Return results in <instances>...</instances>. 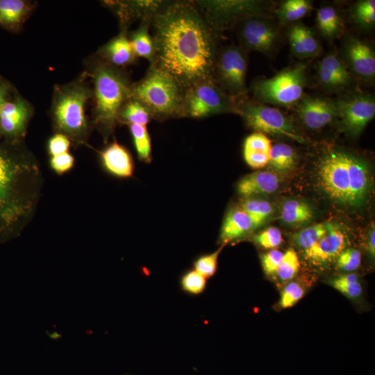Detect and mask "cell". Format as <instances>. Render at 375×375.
Listing matches in <instances>:
<instances>
[{
  "label": "cell",
  "instance_id": "33",
  "mask_svg": "<svg viewBox=\"0 0 375 375\" xmlns=\"http://www.w3.org/2000/svg\"><path fill=\"white\" fill-rule=\"evenodd\" d=\"M135 151L139 159L145 162L151 160V142L146 126L129 124Z\"/></svg>",
  "mask_w": 375,
  "mask_h": 375
},
{
  "label": "cell",
  "instance_id": "18",
  "mask_svg": "<svg viewBox=\"0 0 375 375\" xmlns=\"http://www.w3.org/2000/svg\"><path fill=\"white\" fill-rule=\"evenodd\" d=\"M290 50L298 58H312L321 54L322 47L312 30L300 22L288 25L286 30Z\"/></svg>",
  "mask_w": 375,
  "mask_h": 375
},
{
  "label": "cell",
  "instance_id": "23",
  "mask_svg": "<svg viewBox=\"0 0 375 375\" xmlns=\"http://www.w3.org/2000/svg\"><path fill=\"white\" fill-rule=\"evenodd\" d=\"M103 56L115 66H125L135 60V54L124 33L111 40L103 48Z\"/></svg>",
  "mask_w": 375,
  "mask_h": 375
},
{
  "label": "cell",
  "instance_id": "41",
  "mask_svg": "<svg viewBox=\"0 0 375 375\" xmlns=\"http://www.w3.org/2000/svg\"><path fill=\"white\" fill-rule=\"evenodd\" d=\"M206 278L196 270L186 273L182 278L181 285L187 292L197 294L203 291Z\"/></svg>",
  "mask_w": 375,
  "mask_h": 375
},
{
  "label": "cell",
  "instance_id": "10",
  "mask_svg": "<svg viewBox=\"0 0 375 375\" xmlns=\"http://www.w3.org/2000/svg\"><path fill=\"white\" fill-rule=\"evenodd\" d=\"M248 53L235 44L219 49L212 71L217 85L227 95L241 100L247 97Z\"/></svg>",
  "mask_w": 375,
  "mask_h": 375
},
{
  "label": "cell",
  "instance_id": "36",
  "mask_svg": "<svg viewBox=\"0 0 375 375\" xmlns=\"http://www.w3.org/2000/svg\"><path fill=\"white\" fill-rule=\"evenodd\" d=\"M253 241L266 249H276L283 242L282 233L281 231L274 226L268 227L261 232L256 234L253 238Z\"/></svg>",
  "mask_w": 375,
  "mask_h": 375
},
{
  "label": "cell",
  "instance_id": "21",
  "mask_svg": "<svg viewBox=\"0 0 375 375\" xmlns=\"http://www.w3.org/2000/svg\"><path fill=\"white\" fill-rule=\"evenodd\" d=\"M101 158L106 169L114 176L127 178L133 175L134 165L128 151L117 142L107 147Z\"/></svg>",
  "mask_w": 375,
  "mask_h": 375
},
{
  "label": "cell",
  "instance_id": "47",
  "mask_svg": "<svg viewBox=\"0 0 375 375\" xmlns=\"http://www.w3.org/2000/svg\"><path fill=\"white\" fill-rule=\"evenodd\" d=\"M366 249L371 258L374 260L375 257V226L374 222L368 229Z\"/></svg>",
  "mask_w": 375,
  "mask_h": 375
},
{
  "label": "cell",
  "instance_id": "40",
  "mask_svg": "<svg viewBox=\"0 0 375 375\" xmlns=\"http://www.w3.org/2000/svg\"><path fill=\"white\" fill-rule=\"evenodd\" d=\"M224 245L213 253L204 255L199 258L194 262V270L198 272L206 278L215 274L217 267L218 257L223 249Z\"/></svg>",
  "mask_w": 375,
  "mask_h": 375
},
{
  "label": "cell",
  "instance_id": "37",
  "mask_svg": "<svg viewBox=\"0 0 375 375\" xmlns=\"http://www.w3.org/2000/svg\"><path fill=\"white\" fill-rule=\"evenodd\" d=\"M272 147V142L266 135L254 132L244 139L243 151L270 153Z\"/></svg>",
  "mask_w": 375,
  "mask_h": 375
},
{
  "label": "cell",
  "instance_id": "42",
  "mask_svg": "<svg viewBox=\"0 0 375 375\" xmlns=\"http://www.w3.org/2000/svg\"><path fill=\"white\" fill-rule=\"evenodd\" d=\"M329 283L336 290L351 299L358 298L362 293V287L359 282H347L337 277L331 280Z\"/></svg>",
  "mask_w": 375,
  "mask_h": 375
},
{
  "label": "cell",
  "instance_id": "12",
  "mask_svg": "<svg viewBox=\"0 0 375 375\" xmlns=\"http://www.w3.org/2000/svg\"><path fill=\"white\" fill-rule=\"evenodd\" d=\"M336 120L350 137H358L375 116V98L372 94L350 92L336 99Z\"/></svg>",
  "mask_w": 375,
  "mask_h": 375
},
{
  "label": "cell",
  "instance_id": "26",
  "mask_svg": "<svg viewBox=\"0 0 375 375\" xmlns=\"http://www.w3.org/2000/svg\"><path fill=\"white\" fill-rule=\"evenodd\" d=\"M314 217L309 203L297 199H288L281 206L280 217L288 225L298 226L308 223Z\"/></svg>",
  "mask_w": 375,
  "mask_h": 375
},
{
  "label": "cell",
  "instance_id": "35",
  "mask_svg": "<svg viewBox=\"0 0 375 375\" xmlns=\"http://www.w3.org/2000/svg\"><path fill=\"white\" fill-rule=\"evenodd\" d=\"M300 268L299 256L294 249H288L285 253L275 275L281 283L291 281Z\"/></svg>",
  "mask_w": 375,
  "mask_h": 375
},
{
  "label": "cell",
  "instance_id": "29",
  "mask_svg": "<svg viewBox=\"0 0 375 375\" xmlns=\"http://www.w3.org/2000/svg\"><path fill=\"white\" fill-rule=\"evenodd\" d=\"M129 124L146 126L153 119L149 110L140 101L131 97L123 106L119 120Z\"/></svg>",
  "mask_w": 375,
  "mask_h": 375
},
{
  "label": "cell",
  "instance_id": "9",
  "mask_svg": "<svg viewBox=\"0 0 375 375\" xmlns=\"http://www.w3.org/2000/svg\"><path fill=\"white\" fill-rule=\"evenodd\" d=\"M238 110V115L244 123L256 132L283 138L301 144L307 142L292 119L277 108L247 97L239 100Z\"/></svg>",
  "mask_w": 375,
  "mask_h": 375
},
{
  "label": "cell",
  "instance_id": "49",
  "mask_svg": "<svg viewBox=\"0 0 375 375\" xmlns=\"http://www.w3.org/2000/svg\"><path fill=\"white\" fill-rule=\"evenodd\" d=\"M6 94V89L3 86L0 85V111L3 106L6 103V101H5Z\"/></svg>",
  "mask_w": 375,
  "mask_h": 375
},
{
  "label": "cell",
  "instance_id": "32",
  "mask_svg": "<svg viewBox=\"0 0 375 375\" xmlns=\"http://www.w3.org/2000/svg\"><path fill=\"white\" fill-rule=\"evenodd\" d=\"M351 17L360 28H372L375 24V1L362 0L356 2L351 10Z\"/></svg>",
  "mask_w": 375,
  "mask_h": 375
},
{
  "label": "cell",
  "instance_id": "24",
  "mask_svg": "<svg viewBox=\"0 0 375 375\" xmlns=\"http://www.w3.org/2000/svg\"><path fill=\"white\" fill-rule=\"evenodd\" d=\"M28 117L26 105L20 101L6 102L0 111V126L8 134H15L22 130Z\"/></svg>",
  "mask_w": 375,
  "mask_h": 375
},
{
  "label": "cell",
  "instance_id": "14",
  "mask_svg": "<svg viewBox=\"0 0 375 375\" xmlns=\"http://www.w3.org/2000/svg\"><path fill=\"white\" fill-rule=\"evenodd\" d=\"M88 94L81 88L65 92L58 99L55 116L58 127L72 135H78L85 129L84 107Z\"/></svg>",
  "mask_w": 375,
  "mask_h": 375
},
{
  "label": "cell",
  "instance_id": "15",
  "mask_svg": "<svg viewBox=\"0 0 375 375\" xmlns=\"http://www.w3.org/2000/svg\"><path fill=\"white\" fill-rule=\"evenodd\" d=\"M298 119L308 129L317 131L336 120V99L304 94L292 107Z\"/></svg>",
  "mask_w": 375,
  "mask_h": 375
},
{
  "label": "cell",
  "instance_id": "7",
  "mask_svg": "<svg viewBox=\"0 0 375 375\" xmlns=\"http://www.w3.org/2000/svg\"><path fill=\"white\" fill-rule=\"evenodd\" d=\"M210 28L219 35L240 20L254 15H273L272 1L260 0L194 1Z\"/></svg>",
  "mask_w": 375,
  "mask_h": 375
},
{
  "label": "cell",
  "instance_id": "6",
  "mask_svg": "<svg viewBox=\"0 0 375 375\" xmlns=\"http://www.w3.org/2000/svg\"><path fill=\"white\" fill-rule=\"evenodd\" d=\"M307 83V67L304 63L297 62L271 78L254 81L251 86L253 100L292 108L305 94Z\"/></svg>",
  "mask_w": 375,
  "mask_h": 375
},
{
  "label": "cell",
  "instance_id": "11",
  "mask_svg": "<svg viewBox=\"0 0 375 375\" xmlns=\"http://www.w3.org/2000/svg\"><path fill=\"white\" fill-rule=\"evenodd\" d=\"M281 28L273 15H254L240 20L232 29L238 46L246 52L258 51L272 56L283 42Z\"/></svg>",
  "mask_w": 375,
  "mask_h": 375
},
{
  "label": "cell",
  "instance_id": "3",
  "mask_svg": "<svg viewBox=\"0 0 375 375\" xmlns=\"http://www.w3.org/2000/svg\"><path fill=\"white\" fill-rule=\"evenodd\" d=\"M36 169L0 154V220L6 226L31 212L35 198Z\"/></svg>",
  "mask_w": 375,
  "mask_h": 375
},
{
  "label": "cell",
  "instance_id": "38",
  "mask_svg": "<svg viewBox=\"0 0 375 375\" xmlns=\"http://www.w3.org/2000/svg\"><path fill=\"white\" fill-rule=\"evenodd\" d=\"M336 266L340 270L347 272L356 271L360 266V252L354 248H346L335 259Z\"/></svg>",
  "mask_w": 375,
  "mask_h": 375
},
{
  "label": "cell",
  "instance_id": "4",
  "mask_svg": "<svg viewBox=\"0 0 375 375\" xmlns=\"http://www.w3.org/2000/svg\"><path fill=\"white\" fill-rule=\"evenodd\" d=\"M184 89L169 74L150 65L145 76L131 87V97L140 101L158 121L180 118Z\"/></svg>",
  "mask_w": 375,
  "mask_h": 375
},
{
  "label": "cell",
  "instance_id": "31",
  "mask_svg": "<svg viewBox=\"0 0 375 375\" xmlns=\"http://www.w3.org/2000/svg\"><path fill=\"white\" fill-rule=\"evenodd\" d=\"M332 222L315 224L306 227L292 235L296 246L303 251L313 246L328 231Z\"/></svg>",
  "mask_w": 375,
  "mask_h": 375
},
{
  "label": "cell",
  "instance_id": "20",
  "mask_svg": "<svg viewBox=\"0 0 375 375\" xmlns=\"http://www.w3.org/2000/svg\"><path fill=\"white\" fill-rule=\"evenodd\" d=\"M257 228L252 219L239 206L231 208L226 214L220 231L223 245L242 238Z\"/></svg>",
  "mask_w": 375,
  "mask_h": 375
},
{
  "label": "cell",
  "instance_id": "17",
  "mask_svg": "<svg viewBox=\"0 0 375 375\" xmlns=\"http://www.w3.org/2000/svg\"><path fill=\"white\" fill-rule=\"evenodd\" d=\"M349 242L344 229L332 222L326 233L313 246L303 251L304 259L315 267L326 266L347 248Z\"/></svg>",
  "mask_w": 375,
  "mask_h": 375
},
{
  "label": "cell",
  "instance_id": "45",
  "mask_svg": "<svg viewBox=\"0 0 375 375\" xmlns=\"http://www.w3.org/2000/svg\"><path fill=\"white\" fill-rule=\"evenodd\" d=\"M69 145V140L65 135L56 134L49 141V152L52 156L68 152Z\"/></svg>",
  "mask_w": 375,
  "mask_h": 375
},
{
  "label": "cell",
  "instance_id": "46",
  "mask_svg": "<svg viewBox=\"0 0 375 375\" xmlns=\"http://www.w3.org/2000/svg\"><path fill=\"white\" fill-rule=\"evenodd\" d=\"M246 163L253 169H260L268 165L269 153L243 151Z\"/></svg>",
  "mask_w": 375,
  "mask_h": 375
},
{
  "label": "cell",
  "instance_id": "30",
  "mask_svg": "<svg viewBox=\"0 0 375 375\" xmlns=\"http://www.w3.org/2000/svg\"><path fill=\"white\" fill-rule=\"evenodd\" d=\"M240 206L249 215L257 228L265 222L274 212L270 202L254 197H246L242 200Z\"/></svg>",
  "mask_w": 375,
  "mask_h": 375
},
{
  "label": "cell",
  "instance_id": "28",
  "mask_svg": "<svg viewBox=\"0 0 375 375\" xmlns=\"http://www.w3.org/2000/svg\"><path fill=\"white\" fill-rule=\"evenodd\" d=\"M297 156L294 149L286 143L272 145L268 165L276 172H287L296 165Z\"/></svg>",
  "mask_w": 375,
  "mask_h": 375
},
{
  "label": "cell",
  "instance_id": "43",
  "mask_svg": "<svg viewBox=\"0 0 375 375\" xmlns=\"http://www.w3.org/2000/svg\"><path fill=\"white\" fill-rule=\"evenodd\" d=\"M283 253L278 249H271L260 256L262 269L269 276L275 275L281 262Z\"/></svg>",
  "mask_w": 375,
  "mask_h": 375
},
{
  "label": "cell",
  "instance_id": "19",
  "mask_svg": "<svg viewBox=\"0 0 375 375\" xmlns=\"http://www.w3.org/2000/svg\"><path fill=\"white\" fill-rule=\"evenodd\" d=\"M281 178L273 171H256L242 177L238 183V193L246 197L269 194L280 186Z\"/></svg>",
  "mask_w": 375,
  "mask_h": 375
},
{
  "label": "cell",
  "instance_id": "2",
  "mask_svg": "<svg viewBox=\"0 0 375 375\" xmlns=\"http://www.w3.org/2000/svg\"><path fill=\"white\" fill-rule=\"evenodd\" d=\"M316 170L319 188L341 205L360 206L370 192L372 180L367 163L349 152L338 149L325 151Z\"/></svg>",
  "mask_w": 375,
  "mask_h": 375
},
{
  "label": "cell",
  "instance_id": "44",
  "mask_svg": "<svg viewBox=\"0 0 375 375\" xmlns=\"http://www.w3.org/2000/svg\"><path fill=\"white\" fill-rule=\"evenodd\" d=\"M74 162V158L69 152L52 156L50 160L51 168L59 174L69 171Z\"/></svg>",
  "mask_w": 375,
  "mask_h": 375
},
{
  "label": "cell",
  "instance_id": "39",
  "mask_svg": "<svg viewBox=\"0 0 375 375\" xmlns=\"http://www.w3.org/2000/svg\"><path fill=\"white\" fill-rule=\"evenodd\" d=\"M305 294V289L297 281H291L283 288L279 300V305L283 308L294 306Z\"/></svg>",
  "mask_w": 375,
  "mask_h": 375
},
{
  "label": "cell",
  "instance_id": "22",
  "mask_svg": "<svg viewBox=\"0 0 375 375\" xmlns=\"http://www.w3.org/2000/svg\"><path fill=\"white\" fill-rule=\"evenodd\" d=\"M151 19L141 22L140 26L130 36L132 48L135 56L147 59L150 65L155 62L156 44L150 32Z\"/></svg>",
  "mask_w": 375,
  "mask_h": 375
},
{
  "label": "cell",
  "instance_id": "16",
  "mask_svg": "<svg viewBox=\"0 0 375 375\" xmlns=\"http://www.w3.org/2000/svg\"><path fill=\"white\" fill-rule=\"evenodd\" d=\"M317 80L328 92H343L351 90L356 78L335 51L326 54L318 62Z\"/></svg>",
  "mask_w": 375,
  "mask_h": 375
},
{
  "label": "cell",
  "instance_id": "25",
  "mask_svg": "<svg viewBox=\"0 0 375 375\" xmlns=\"http://www.w3.org/2000/svg\"><path fill=\"white\" fill-rule=\"evenodd\" d=\"M312 4L309 0H286L275 8L274 16L281 26H288L310 13Z\"/></svg>",
  "mask_w": 375,
  "mask_h": 375
},
{
  "label": "cell",
  "instance_id": "1",
  "mask_svg": "<svg viewBox=\"0 0 375 375\" xmlns=\"http://www.w3.org/2000/svg\"><path fill=\"white\" fill-rule=\"evenodd\" d=\"M150 31L156 51L152 65L169 74L184 90L212 78L219 35L194 1H165L153 16Z\"/></svg>",
  "mask_w": 375,
  "mask_h": 375
},
{
  "label": "cell",
  "instance_id": "27",
  "mask_svg": "<svg viewBox=\"0 0 375 375\" xmlns=\"http://www.w3.org/2000/svg\"><path fill=\"white\" fill-rule=\"evenodd\" d=\"M317 27L326 39L333 40L339 37L343 30L342 18L333 6L321 7L317 13Z\"/></svg>",
  "mask_w": 375,
  "mask_h": 375
},
{
  "label": "cell",
  "instance_id": "8",
  "mask_svg": "<svg viewBox=\"0 0 375 375\" xmlns=\"http://www.w3.org/2000/svg\"><path fill=\"white\" fill-rule=\"evenodd\" d=\"M238 103L239 100L225 94L213 78H208L184 90L180 118H203L224 113L238 114Z\"/></svg>",
  "mask_w": 375,
  "mask_h": 375
},
{
  "label": "cell",
  "instance_id": "13",
  "mask_svg": "<svg viewBox=\"0 0 375 375\" xmlns=\"http://www.w3.org/2000/svg\"><path fill=\"white\" fill-rule=\"evenodd\" d=\"M354 78L372 83L375 77V51L372 44L349 35L339 55Z\"/></svg>",
  "mask_w": 375,
  "mask_h": 375
},
{
  "label": "cell",
  "instance_id": "48",
  "mask_svg": "<svg viewBox=\"0 0 375 375\" xmlns=\"http://www.w3.org/2000/svg\"><path fill=\"white\" fill-rule=\"evenodd\" d=\"M338 277L340 279L347 281V282H351V283L359 282L358 276L353 273L344 274L338 276Z\"/></svg>",
  "mask_w": 375,
  "mask_h": 375
},
{
  "label": "cell",
  "instance_id": "5",
  "mask_svg": "<svg viewBox=\"0 0 375 375\" xmlns=\"http://www.w3.org/2000/svg\"><path fill=\"white\" fill-rule=\"evenodd\" d=\"M96 119L106 131L119 121L124 103L131 97V87L124 74L113 67L100 63L94 73Z\"/></svg>",
  "mask_w": 375,
  "mask_h": 375
},
{
  "label": "cell",
  "instance_id": "34",
  "mask_svg": "<svg viewBox=\"0 0 375 375\" xmlns=\"http://www.w3.org/2000/svg\"><path fill=\"white\" fill-rule=\"evenodd\" d=\"M26 9V3L23 1L0 0V23L5 25L19 23Z\"/></svg>",
  "mask_w": 375,
  "mask_h": 375
}]
</instances>
